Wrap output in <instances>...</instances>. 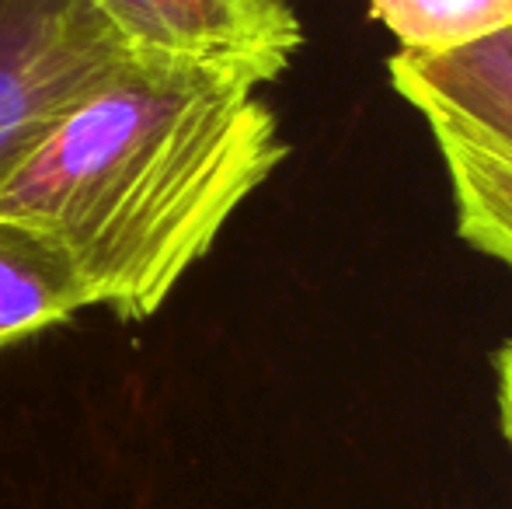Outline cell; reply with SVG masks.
Returning <instances> with one entry per match:
<instances>
[{
	"label": "cell",
	"mask_w": 512,
	"mask_h": 509,
	"mask_svg": "<svg viewBox=\"0 0 512 509\" xmlns=\"http://www.w3.org/2000/svg\"><path fill=\"white\" fill-rule=\"evenodd\" d=\"M251 74L133 53L0 189V220L70 258L91 307L161 311L237 206L290 157Z\"/></svg>",
	"instance_id": "1"
},
{
	"label": "cell",
	"mask_w": 512,
	"mask_h": 509,
	"mask_svg": "<svg viewBox=\"0 0 512 509\" xmlns=\"http://www.w3.org/2000/svg\"><path fill=\"white\" fill-rule=\"evenodd\" d=\"M133 53L88 0H0V189Z\"/></svg>",
	"instance_id": "2"
},
{
	"label": "cell",
	"mask_w": 512,
	"mask_h": 509,
	"mask_svg": "<svg viewBox=\"0 0 512 509\" xmlns=\"http://www.w3.org/2000/svg\"><path fill=\"white\" fill-rule=\"evenodd\" d=\"M129 42L168 60L209 63L269 84L304 46L290 0H88Z\"/></svg>",
	"instance_id": "3"
},
{
	"label": "cell",
	"mask_w": 512,
	"mask_h": 509,
	"mask_svg": "<svg viewBox=\"0 0 512 509\" xmlns=\"http://www.w3.org/2000/svg\"><path fill=\"white\" fill-rule=\"evenodd\" d=\"M391 84L418 116L450 119L512 157V28L446 53H398Z\"/></svg>",
	"instance_id": "4"
},
{
	"label": "cell",
	"mask_w": 512,
	"mask_h": 509,
	"mask_svg": "<svg viewBox=\"0 0 512 509\" xmlns=\"http://www.w3.org/2000/svg\"><path fill=\"white\" fill-rule=\"evenodd\" d=\"M91 307L70 258L49 238L0 220V346L46 332Z\"/></svg>",
	"instance_id": "5"
},
{
	"label": "cell",
	"mask_w": 512,
	"mask_h": 509,
	"mask_svg": "<svg viewBox=\"0 0 512 509\" xmlns=\"http://www.w3.org/2000/svg\"><path fill=\"white\" fill-rule=\"evenodd\" d=\"M422 119L450 182L457 234L474 252L512 269V157L450 119Z\"/></svg>",
	"instance_id": "6"
},
{
	"label": "cell",
	"mask_w": 512,
	"mask_h": 509,
	"mask_svg": "<svg viewBox=\"0 0 512 509\" xmlns=\"http://www.w3.org/2000/svg\"><path fill=\"white\" fill-rule=\"evenodd\" d=\"M405 53H446L512 28V0H366Z\"/></svg>",
	"instance_id": "7"
},
{
	"label": "cell",
	"mask_w": 512,
	"mask_h": 509,
	"mask_svg": "<svg viewBox=\"0 0 512 509\" xmlns=\"http://www.w3.org/2000/svg\"><path fill=\"white\" fill-rule=\"evenodd\" d=\"M492 367H495V408H499V426H502L506 443L512 447V339L495 349Z\"/></svg>",
	"instance_id": "8"
}]
</instances>
